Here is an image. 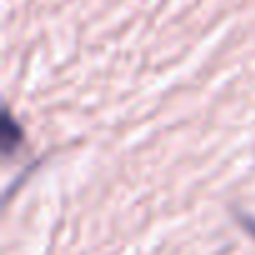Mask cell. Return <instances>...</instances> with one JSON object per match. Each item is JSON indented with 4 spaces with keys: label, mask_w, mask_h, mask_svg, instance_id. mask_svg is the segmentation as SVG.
<instances>
[{
    "label": "cell",
    "mask_w": 255,
    "mask_h": 255,
    "mask_svg": "<svg viewBox=\"0 0 255 255\" xmlns=\"http://www.w3.org/2000/svg\"><path fill=\"white\" fill-rule=\"evenodd\" d=\"M3 130H5V153H10V148L23 140V130L13 123L10 113H5V118H3Z\"/></svg>",
    "instance_id": "obj_1"
},
{
    "label": "cell",
    "mask_w": 255,
    "mask_h": 255,
    "mask_svg": "<svg viewBox=\"0 0 255 255\" xmlns=\"http://www.w3.org/2000/svg\"><path fill=\"white\" fill-rule=\"evenodd\" d=\"M243 220H245V225H248V228H250V230L255 233V223H253V220H248V218H243Z\"/></svg>",
    "instance_id": "obj_2"
}]
</instances>
